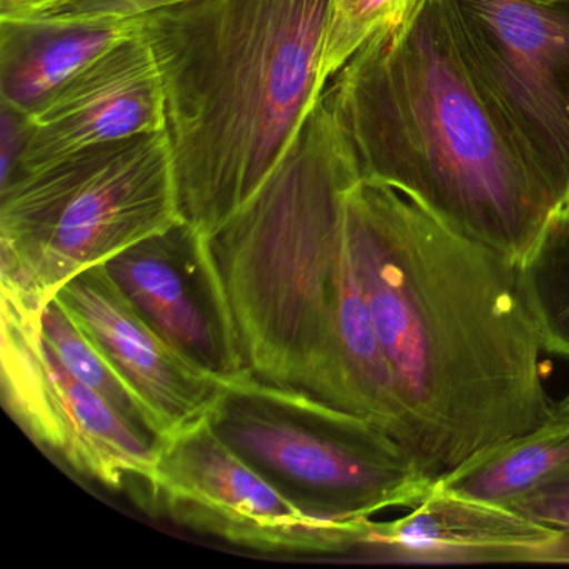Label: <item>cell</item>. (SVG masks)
<instances>
[{
  "instance_id": "1",
  "label": "cell",
  "mask_w": 569,
  "mask_h": 569,
  "mask_svg": "<svg viewBox=\"0 0 569 569\" xmlns=\"http://www.w3.org/2000/svg\"><path fill=\"white\" fill-rule=\"evenodd\" d=\"M348 239L401 415L431 485L552 419L545 352L511 259L359 179Z\"/></svg>"
},
{
  "instance_id": "2",
  "label": "cell",
  "mask_w": 569,
  "mask_h": 569,
  "mask_svg": "<svg viewBox=\"0 0 569 569\" xmlns=\"http://www.w3.org/2000/svg\"><path fill=\"white\" fill-rule=\"evenodd\" d=\"M359 179L322 92L258 192L201 236V258L246 372L388 426L395 386L348 239Z\"/></svg>"
},
{
  "instance_id": "3",
  "label": "cell",
  "mask_w": 569,
  "mask_h": 569,
  "mask_svg": "<svg viewBox=\"0 0 569 569\" xmlns=\"http://www.w3.org/2000/svg\"><path fill=\"white\" fill-rule=\"evenodd\" d=\"M325 98L365 181L518 266L561 212L469 78L438 0L359 49Z\"/></svg>"
},
{
  "instance_id": "4",
  "label": "cell",
  "mask_w": 569,
  "mask_h": 569,
  "mask_svg": "<svg viewBox=\"0 0 569 569\" xmlns=\"http://www.w3.org/2000/svg\"><path fill=\"white\" fill-rule=\"evenodd\" d=\"M329 0H181L138 16L164 91L182 222L212 234L278 168L326 91Z\"/></svg>"
},
{
  "instance_id": "5",
  "label": "cell",
  "mask_w": 569,
  "mask_h": 569,
  "mask_svg": "<svg viewBox=\"0 0 569 569\" xmlns=\"http://www.w3.org/2000/svg\"><path fill=\"white\" fill-rule=\"evenodd\" d=\"M179 222L168 131L72 152L0 188L2 291L42 308L79 272Z\"/></svg>"
},
{
  "instance_id": "6",
  "label": "cell",
  "mask_w": 569,
  "mask_h": 569,
  "mask_svg": "<svg viewBox=\"0 0 569 569\" xmlns=\"http://www.w3.org/2000/svg\"><path fill=\"white\" fill-rule=\"evenodd\" d=\"M216 435L306 515L368 519L418 505L432 486L379 426L241 372L208 415Z\"/></svg>"
},
{
  "instance_id": "7",
  "label": "cell",
  "mask_w": 569,
  "mask_h": 569,
  "mask_svg": "<svg viewBox=\"0 0 569 569\" xmlns=\"http://www.w3.org/2000/svg\"><path fill=\"white\" fill-rule=\"evenodd\" d=\"M438 4L469 78L562 211L569 201V4Z\"/></svg>"
},
{
  "instance_id": "8",
  "label": "cell",
  "mask_w": 569,
  "mask_h": 569,
  "mask_svg": "<svg viewBox=\"0 0 569 569\" xmlns=\"http://www.w3.org/2000/svg\"><path fill=\"white\" fill-rule=\"evenodd\" d=\"M129 489L151 515L278 555H356L371 519L306 515L216 435L208 416L161 439L151 471Z\"/></svg>"
},
{
  "instance_id": "9",
  "label": "cell",
  "mask_w": 569,
  "mask_h": 569,
  "mask_svg": "<svg viewBox=\"0 0 569 569\" xmlns=\"http://www.w3.org/2000/svg\"><path fill=\"white\" fill-rule=\"evenodd\" d=\"M39 309L2 291V392L32 441L72 471L111 489H129L151 471L154 439L139 431L56 358Z\"/></svg>"
},
{
  "instance_id": "10",
  "label": "cell",
  "mask_w": 569,
  "mask_h": 569,
  "mask_svg": "<svg viewBox=\"0 0 569 569\" xmlns=\"http://www.w3.org/2000/svg\"><path fill=\"white\" fill-rule=\"evenodd\" d=\"M54 298L149 412L161 439L209 415L226 381L166 342L136 311L104 264L79 272Z\"/></svg>"
},
{
  "instance_id": "11",
  "label": "cell",
  "mask_w": 569,
  "mask_h": 569,
  "mask_svg": "<svg viewBox=\"0 0 569 569\" xmlns=\"http://www.w3.org/2000/svg\"><path fill=\"white\" fill-rule=\"evenodd\" d=\"M28 119L12 179L91 146L166 131L161 72L142 28L76 72Z\"/></svg>"
},
{
  "instance_id": "12",
  "label": "cell",
  "mask_w": 569,
  "mask_h": 569,
  "mask_svg": "<svg viewBox=\"0 0 569 569\" xmlns=\"http://www.w3.org/2000/svg\"><path fill=\"white\" fill-rule=\"evenodd\" d=\"M141 318L189 361L228 381L244 371L201 258V236L186 222L151 236L104 264Z\"/></svg>"
},
{
  "instance_id": "13",
  "label": "cell",
  "mask_w": 569,
  "mask_h": 569,
  "mask_svg": "<svg viewBox=\"0 0 569 569\" xmlns=\"http://www.w3.org/2000/svg\"><path fill=\"white\" fill-rule=\"evenodd\" d=\"M558 529L436 482L395 521H368L356 555L415 565L551 562Z\"/></svg>"
},
{
  "instance_id": "14",
  "label": "cell",
  "mask_w": 569,
  "mask_h": 569,
  "mask_svg": "<svg viewBox=\"0 0 569 569\" xmlns=\"http://www.w3.org/2000/svg\"><path fill=\"white\" fill-rule=\"evenodd\" d=\"M139 28V18L68 12L39 21H0V102L31 114L76 72Z\"/></svg>"
},
{
  "instance_id": "15",
  "label": "cell",
  "mask_w": 569,
  "mask_h": 569,
  "mask_svg": "<svg viewBox=\"0 0 569 569\" xmlns=\"http://www.w3.org/2000/svg\"><path fill=\"white\" fill-rule=\"evenodd\" d=\"M569 468V421L548 425L486 452L439 485L469 498L509 506L539 482Z\"/></svg>"
},
{
  "instance_id": "16",
  "label": "cell",
  "mask_w": 569,
  "mask_h": 569,
  "mask_svg": "<svg viewBox=\"0 0 569 569\" xmlns=\"http://www.w3.org/2000/svg\"><path fill=\"white\" fill-rule=\"evenodd\" d=\"M519 271L542 349L569 359V214L552 219Z\"/></svg>"
},
{
  "instance_id": "17",
  "label": "cell",
  "mask_w": 569,
  "mask_h": 569,
  "mask_svg": "<svg viewBox=\"0 0 569 569\" xmlns=\"http://www.w3.org/2000/svg\"><path fill=\"white\" fill-rule=\"evenodd\" d=\"M39 326L49 348L72 376L106 399L132 426L156 442L161 441L158 426L141 402L122 385L98 349L69 318L58 299L52 298L39 309Z\"/></svg>"
},
{
  "instance_id": "18",
  "label": "cell",
  "mask_w": 569,
  "mask_h": 569,
  "mask_svg": "<svg viewBox=\"0 0 569 569\" xmlns=\"http://www.w3.org/2000/svg\"><path fill=\"white\" fill-rule=\"evenodd\" d=\"M426 0H329L321 52V81H329L372 38L399 28Z\"/></svg>"
},
{
  "instance_id": "19",
  "label": "cell",
  "mask_w": 569,
  "mask_h": 569,
  "mask_svg": "<svg viewBox=\"0 0 569 569\" xmlns=\"http://www.w3.org/2000/svg\"><path fill=\"white\" fill-rule=\"evenodd\" d=\"M508 508L532 521L569 532V468L549 476Z\"/></svg>"
},
{
  "instance_id": "20",
  "label": "cell",
  "mask_w": 569,
  "mask_h": 569,
  "mask_svg": "<svg viewBox=\"0 0 569 569\" xmlns=\"http://www.w3.org/2000/svg\"><path fill=\"white\" fill-rule=\"evenodd\" d=\"M28 132V114L0 102V188L18 171Z\"/></svg>"
},
{
  "instance_id": "21",
  "label": "cell",
  "mask_w": 569,
  "mask_h": 569,
  "mask_svg": "<svg viewBox=\"0 0 569 569\" xmlns=\"http://www.w3.org/2000/svg\"><path fill=\"white\" fill-rule=\"evenodd\" d=\"M174 2H181V0H84L66 12L78 16H98V18L129 19L154 11L162 6L174 4Z\"/></svg>"
},
{
  "instance_id": "22",
  "label": "cell",
  "mask_w": 569,
  "mask_h": 569,
  "mask_svg": "<svg viewBox=\"0 0 569 569\" xmlns=\"http://www.w3.org/2000/svg\"><path fill=\"white\" fill-rule=\"evenodd\" d=\"M84 0H0V21H39L69 11Z\"/></svg>"
},
{
  "instance_id": "23",
  "label": "cell",
  "mask_w": 569,
  "mask_h": 569,
  "mask_svg": "<svg viewBox=\"0 0 569 569\" xmlns=\"http://www.w3.org/2000/svg\"><path fill=\"white\" fill-rule=\"evenodd\" d=\"M552 416H555L556 419H566V421H569V392L561 401L552 405Z\"/></svg>"
},
{
  "instance_id": "24",
  "label": "cell",
  "mask_w": 569,
  "mask_h": 569,
  "mask_svg": "<svg viewBox=\"0 0 569 569\" xmlns=\"http://www.w3.org/2000/svg\"><path fill=\"white\" fill-rule=\"evenodd\" d=\"M536 2H541V4H569V0H536Z\"/></svg>"
},
{
  "instance_id": "25",
  "label": "cell",
  "mask_w": 569,
  "mask_h": 569,
  "mask_svg": "<svg viewBox=\"0 0 569 569\" xmlns=\"http://www.w3.org/2000/svg\"><path fill=\"white\" fill-rule=\"evenodd\" d=\"M561 212H565V214H569V201H568V204L565 206V209H562Z\"/></svg>"
}]
</instances>
